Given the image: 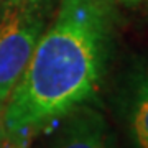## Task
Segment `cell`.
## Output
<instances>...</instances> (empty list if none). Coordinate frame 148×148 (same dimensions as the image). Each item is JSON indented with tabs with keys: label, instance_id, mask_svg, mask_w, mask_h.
Wrapping results in <instances>:
<instances>
[{
	"label": "cell",
	"instance_id": "1",
	"mask_svg": "<svg viewBox=\"0 0 148 148\" xmlns=\"http://www.w3.org/2000/svg\"><path fill=\"white\" fill-rule=\"evenodd\" d=\"M110 0H61L3 107L5 135L27 140L95 99L114 46Z\"/></svg>",
	"mask_w": 148,
	"mask_h": 148
},
{
	"label": "cell",
	"instance_id": "2",
	"mask_svg": "<svg viewBox=\"0 0 148 148\" xmlns=\"http://www.w3.org/2000/svg\"><path fill=\"white\" fill-rule=\"evenodd\" d=\"M53 0H23L0 18V102L5 104L25 73Z\"/></svg>",
	"mask_w": 148,
	"mask_h": 148
},
{
	"label": "cell",
	"instance_id": "3",
	"mask_svg": "<svg viewBox=\"0 0 148 148\" xmlns=\"http://www.w3.org/2000/svg\"><path fill=\"white\" fill-rule=\"evenodd\" d=\"M49 148H119L106 117L89 104L59 119Z\"/></svg>",
	"mask_w": 148,
	"mask_h": 148
},
{
	"label": "cell",
	"instance_id": "4",
	"mask_svg": "<svg viewBox=\"0 0 148 148\" xmlns=\"http://www.w3.org/2000/svg\"><path fill=\"white\" fill-rule=\"evenodd\" d=\"M127 127L135 148H148V69L132 79L127 97Z\"/></svg>",
	"mask_w": 148,
	"mask_h": 148
},
{
	"label": "cell",
	"instance_id": "5",
	"mask_svg": "<svg viewBox=\"0 0 148 148\" xmlns=\"http://www.w3.org/2000/svg\"><path fill=\"white\" fill-rule=\"evenodd\" d=\"M21 2H23V0H0V18L5 15L7 12H10L13 7L21 3Z\"/></svg>",
	"mask_w": 148,
	"mask_h": 148
},
{
	"label": "cell",
	"instance_id": "6",
	"mask_svg": "<svg viewBox=\"0 0 148 148\" xmlns=\"http://www.w3.org/2000/svg\"><path fill=\"white\" fill-rule=\"evenodd\" d=\"M122 3H125L127 7H133V8L148 10V0H122Z\"/></svg>",
	"mask_w": 148,
	"mask_h": 148
},
{
	"label": "cell",
	"instance_id": "7",
	"mask_svg": "<svg viewBox=\"0 0 148 148\" xmlns=\"http://www.w3.org/2000/svg\"><path fill=\"white\" fill-rule=\"evenodd\" d=\"M3 107L5 104L0 102V148L3 147V140H5V125H3Z\"/></svg>",
	"mask_w": 148,
	"mask_h": 148
},
{
	"label": "cell",
	"instance_id": "8",
	"mask_svg": "<svg viewBox=\"0 0 148 148\" xmlns=\"http://www.w3.org/2000/svg\"><path fill=\"white\" fill-rule=\"evenodd\" d=\"M2 148H20V147L15 145V143H12V145H5V147H2Z\"/></svg>",
	"mask_w": 148,
	"mask_h": 148
}]
</instances>
